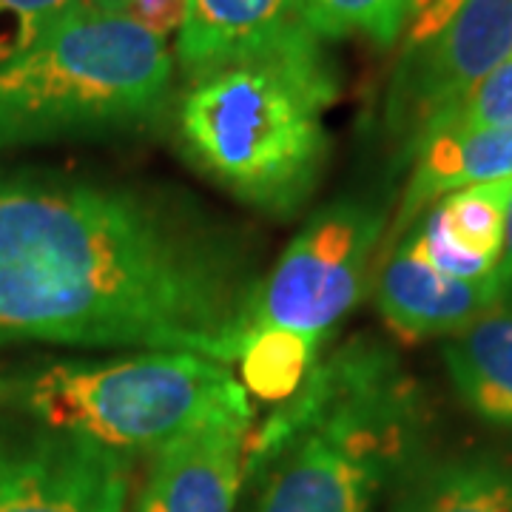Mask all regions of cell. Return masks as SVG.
Segmentation results:
<instances>
[{"label":"cell","instance_id":"1","mask_svg":"<svg viewBox=\"0 0 512 512\" xmlns=\"http://www.w3.org/2000/svg\"><path fill=\"white\" fill-rule=\"evenodd\" d=\"M259 288L242 239L188 200L0 168V348L185 350L231 365Z\"/></svg>","mask_w":512,"mask_h":512},{"label":"cell","instance_id":"2","mask_svg":"<svg viewBox=\"0 0 512 512\" xmlns=\"http://www.w3.org/2000/svg\"><path fill=\"white\" fill-rule=\"evenodd\" d=\"M419 399L393 350L359 336L316 362L245 444L254 512H370L410 453Z\"/></svg>","mask_w":512,"mask_h":512},{"label":"cell","instance_id":"3","mask_svg":"<svg viewBox=\"0 0 512 512\" xmlns=\"http://www.w3.org/2000/svg\"><path fill=\"white\" fill-rule=\"evenodd\" d=\"M336 77L311 29L188 80L177 109L185 160L234 200L288 220L322 183Z\"/></svg>","mask_w":512,"mask_h":512},{"label":"cell","instance_id":"4","mask_svg":"<svg viewBox=\"0 0 512 512\" xmlns=\"http://www.w3.org/2000/svg\"><path fill=\"white\" fill-rule=\"evenodd\" d=\"M171 77L163 37L86 6L0 66V148L143 131L163 114Z\"/></svg>","mask_w":512,"mask_h":512},{"label":"cell","instance_id":"5","mask_svg":"<svg viewBox=\"0 0 512 512\" xmlns=\"http://www.w3.org/2000/svg\"><path fill=\"white\" fill-rule=\"evenodd\" d=\"M6 396L35 421L128 456L211 421H254L251 393L231 367L185 350L43 367L6 384Z\"/></svg>","mask_w":512,"mask_h":512},{"label":"cell","instance_id":"6","mask_svg":"<svg viewBox=\"0 0 512 512\" xmlns=\"http://www.w3.org/2000/svg\"><path fill=\"white\" fill-rule=\"evenodd\" d=\"M512 52V0H416L384 97V126L410 160L424 131Z\"/></svg>","mask_w":512,"mask_h":512},{"label":"cell","instance_id":"7","mask_svg":"<svg viewBox=\"0 0 512 512\" xmlns=\"http://www.w3.org/2000/svg\"><path fill=\"white\" fill-rule=\"evenodd\" d=\"M384 228L387 217L370 200L316 208L262 279L254 328H288L322 345L367 291Z\"/></svg>","mask_w":512,"mask_h":512},{"label":"cell","instance_id":"8","mask_svg":"<svg viewBox=\"0 0 512 512\" xmlns=\"http://www.w3.org/2000/svg\"><path fill=\"white\" fill-rule=\"evenodd\" d=\"M134 456L43 421L0 424V512H123Z\"/></svg>","mask_w":512,"mask_h":512},{"label":"cell","instance_id":"9","mask_svg":"<svg viewBox=\"0 0 512 512\" xmlns=\"http://www.w3.org/2000/svg\"><path fill=\"white\" fill-rule=\"evenodd\" d=\"M512 285L493 271L481 279H456L433 268L410 234L387 245L373 279L384 322L404 339L453 336L478 316L510 299Z\"/></svg>","mask_w":512,"mask_h":512},{"label":"cell","instance_id":"10","mask_svg":"<svg viewBox=\"0 0 512 512\" xmlns=\"http://www.w3.org/2000/svg\"><path fill=\"white\" fill-rule=\"evenodd\" d=\"M248 436V421H211L165 441L134 512H234Z\"/></svg>","mask_w":512,"mask_h":512},{"label":"cell","instance_id":"11","mask_svg":"<svg viewBox=\"0 0 512 512\" xmlns=\"http://www.w3.org/2000/svg\"><path fill=\"white\" fill-rule=\"evenodd\" d=\"M308 23L299 0H185L177 52L185 80L282 46Z\"/></svg>","mask_w":512,"mask_h":512},{"label":"cell","instance_id":"12","mask_svg":"<svg viewBox=\"0 0 512 512\" xmlns=\"http://www.w3.org/2000/svg\"><path fill=\"white\" fill-rule=\"evenodd\" d=\"M510 205L512 177L470 185L441 197L407 234L441 274L481 279L498 271Z\"/></svg>","mask_w":512,"mask_h":512},{"label":"cell","instance_id":"13","mask_svg":"<svg viewBox=\"0 0 512 512\" xmlns=\"http://www.w3.org/2000/svg\"><path fill=\"white\" fill-rule=\"evenodd\" d=\"M410 160L413 171L393 225L387 228V245L407 234L441 197L470 185L512 177V126L433 131L416 146Z\"/></svg>","mask_w":512,"mask_h":512},{"label":"cell","instance_id":"14","mask_svg":"<svg viewBox=\"0 0 512 512\" xmlns=\"http://www.w3.org/2000/svg\"><path fill=\"white\" fill-rule=\"evenodd\" d=\"M453 387L476 416L512 427V305L507 299L444 345Z\"/></svg>","mask_w":512,"mask_h":512},{"label":"cell","instance_id":"15","mask_svg":"<svg viewBox=\"0 0 512 512\" xmlns=\"http://www.w3.org/2000/svg\"><path fill=\"white\" fill-rule=\"evenodd\" d=\"M393 512H512V464L495 456L427 464L404 484Z\"/></svg>","mask_w":512,"mask_h":512},{"label":"cell","instance_id":"16","mask_svg":"<svg viewBox=\"0 0 512 512\" xmlns=\"http://www.w3.org/2000/svg\"><path fill=\"white\" fill-rule=\"evenodd\" d=\"M319 342L288 328H254L239 350L242 384L256 399L288 402L299 393L319 359Z\"/></svg>","mask_w":512,"mask_h":512},{"label":"cell","instance_id":"17","mask_svg":"<svg viewBox=\"0 0 512 512\" xmlns=\"http://www.w3.org/2000/svg\"><path fill=\"white\" fill-rule=\"evenodd\" d=\"M302 20L319 40L367 37L376 46H393L404 35L416 0H299Z\"/></svg>","mask_w":512,"mask_h":512},{"label":"cell","instance_id":"18","mask_svg":"<svg viewBox=\"0 0 512 512\" xmlns=\"http://www.w3.org/2000/svg\"><path fill=\"white\" fill-rule=\"evenodd\" d=\"M83 9L86 0H0V66L35 49Z\"/></svg>","mask_w":512,"mask_h":512},{"label":"cell","instance_id":"19","mask_svg":"<svg viewBox=\"0 0 512 512\" xmlns=\"http://www.w3.org/2000/svg\"><path fill=\"white\" fill-rule=\"evenodd\" d=\"M512 126V52L493 72L478 83L458 106L439 117L433 126L424 131L430 137L433 131L444 128H507ZM421 137V140H424ZM419 140V143H421ZM416 143V146H419ZM416 151V148H413Z\"/></svg>","mask_w":512,"mask_h":512},{"label":"cell","instance_id":"20","mask_svg":"<svg viewBox=\"0 0 512 512\" xmlns=\"http://www.w3.org/2000/svg\"><path fill=\"white\" fill-rule=\"evenodd\" d=\"M126 18L146 26L148 32L168 40L180 32L185 18V0H128Z\"/></svg>","mask_w":512,"mask_h":512},{"label":"cell","instance_id":"21","mask_svg":"<svg viewBox=\"0 0 512 512\" xmlns=\"http://www.w3.org/2000/svg\"><path fill=\"white\" fill-rule=\"evenodd\" d=\"M498 274L504 276L507 285H512V205L510 217H507V237H504V254H501V262H498Z\"/></svg>","mask_w":512,"mask_h":512},{"label":"cell","instance_id":"22","mask_svg":"<svg viewBox=\"0 0 512 512\" xmlns=\"http://www.w3.org/2000/svg\"><path fill=\"white\" fill-rule=\"evenodd\" d=\"M86 6L94 12H106V15H123L128 0H86Z\"/></svg>","mask_w":512,"mask_h":512}]
</instances>
